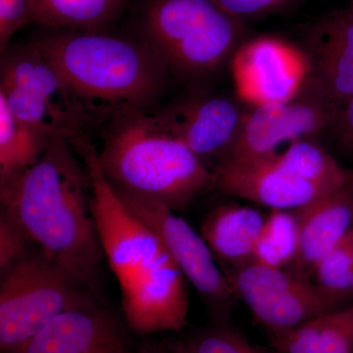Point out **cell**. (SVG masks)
Returning <instances> with one entry per match:
<instances>
[{
    "mask_svg": "<svg viewBox=\"0 0 353 353\" xmlns=\"http://www.w3.org/2000/svg\"><path fill=\"white\" fill-rule=\"evenodd\" d=\"M73 143L51 141L29 169L0 183L1 211L12 218L51 261L97 294L102 252L90 180Z\"/></svg>",
    "mask_w": 353,
    "mask_h": 353,
    "instance_id": "6da1fadb",
    "label": "cell"
},
{
    "mask_svg": "<svg viewBox=\"0 0 353 353\" xmlns=\"http://www.w3.org/2000/svg\"><path fill=\"white\" fill-rule=\"evenodd\" d=\"M48 30L31 43L101 122L150 110L169 85L170 70L141 39Z\"/></svg>",
    "mask_w": 353,
    "mask_h": 353,
    "instance_id": "7a4b0ae2",
    "label": "cell"
},
{
    "mask_svg": "<svg viewBox=\"0 0 353 353\" xmlns=\"http://www.w3.org/2000/svg\"><path fill=\"white\" fill-rule=\"evenodd\" d=\"M97 152L115 189L154 199L176 212L214 187L213 171L165 127L155 111L114 118Z\"/></svg>",
    "mask_w": 353,
    "mask_h": 353,
    "instance_id": "3957f363",
    "label": "cell"
},
{
    "mask_svg": "<svg viewBox=\"0 0 353 353\" xmlns=\"http://www.w3.org/2000/svg\"><path fill=\"white\" fill-rule=\"evenodd\" d=\"M139 34L172 75L194 85L219 73L248 39L243 20L215 0H145Z\"/></svg>",
    "mask_w": 353,
    "mask_h": 353,
    "instance_id": "277c9868",
    "label": "cell"
},
{
    "mask_svg": "<svg viewBox=\"0 0 353 353\" xmlns=\"http://www.w3.org/2000/svg\"><path fill=\"white\" fill-rule=\"evenodd\" d=\"M0 99L16 119L52 141H74L101 122L31 41L1 52Z\"/></svg>",
    "mask_w": 353,
    "mask_h": 353,
    "instance_id": "5b68a950",
    "label": "cell"
},
{
    "mask_svg": "<svg viewBox=\"0 0 353 353\" xmlns=\"http://www.w3.org/2000/svg\"><path fill=\"white\" fill-rule=\"evenodd\" d=\"M97 296L39 250L30 253L1 275V352H17L58 316Z\"/></svg>",
    "mask_w": 353,
    "mask_h": 353,
    "instance_id": "8992f818",
    "label": "cell"
},
{
    "mask_svg": "<svg viewBox=\"0 0 353 353\" xmlns=\"http://www.w3.org/2000/svg\"><path fill=\"white\" fill-rule=\"evenodd\" d=\"M234 294L266 331L294 328L353 301L285 270L256 263L225 266Z\"/></svg>",
    "mask_w": 353,
    "mask_h": 353,
    "instance_id": "52a82bcc",
    "label": "cell"
},
{
    "mask_svg": "<svg viewBox=\"0 0 353 353\" xmlns=\"http://www.w3.org/2000/svg\"><path fill=\"white\" fill-rule=\"evenodd\" d=\"M115 190L132 214L157 236L185 280L201 294L215 321L232 320L238 297L201 234L161 202Z\"/></svg>",
    "mask_w": 353,
    "mask_h": 353,
    "instance_id": "ba28073f",
    "label": "cell"
},
{
    "mask_svg": "<svg viewBox=\"0 0 353 353\" xmlns=\"http://www.w3.org/2000/svg\"><path fill=\"white\" fill-rule=\"evenodd\" d=\"M336 108L305 85L290 101L248 105L236 143L218 163L270 157L299 139L328 137Z\"/></svg>",
    "mask_w": 353,
    "mask_h": 353,
    "instance_id": "9c48e42d",
    "label": "cell"
},
{
    "mask_svg": "<svg viewBox=\"0 0 353 353\" xmlns=\"http://www.w3.org/2000/svg\"><path fill=\"white\" fill-rule=\"evenodd\" d=\"M230 66L239 99L250 106L294 99L309 74L303 50L274 36L248 39L236 51Z\"/></svg>",
    "mask_w": 353,
    "mask_h": 353,
    "instance_id": "30bf717a",
    "label": "cell"
},
{
    "mask_svg": "<svg viewBox=\"0 0 353 353\" xmlns=\"http://www.w3.org/2000/svg\"><path fill=\"white\" fill-rule=\"evenodd\" d=\"M241 101L197 88L155 112L201 160L217 158L219 162L240 134L248 109Z\"/></svg>",
    "mask_w": 353,
    "mask_h": 353,
    "instance_id": "8fae6325",
    "label": "cell"
},
{
    "mask_svg": "<svg viewBox=\"0 0 353 353\" xmlns=\"http://www.w3.org/2000/svg\"><path fill=\"white\" fill-rule=\"evenodd\" d=\"M309 74L304 85L334 105L353 95V13L347 7L323 16L303 32Z\"/></svg>",
    "mask_w": 353,
    "mask_h": 353,
    "instance_id": "7c38bea8",
    "label": "cell"
},
{
    "mask_svg": "<svg viewBox=\"0 0 353 353\" xmlns=\"http://www.w3.org/2000/svg\"><path fill=\"white\" fill-rule=\"evenodd\" d=\"M16 353H136L125 325L97 299L52 320Z\"/></svg>",
    "mask_w": 353,
    "mask_h": 353,
    "instance_id": "4fadbf2b",
    "label": "cell"
},
{
    "mask_svg": "<svg viewBox=\"0 0 353 353\" xmlns=\"http://www.w3.org/2000/svg\"><path fill=\"white\" fill-rule=\"evenodd\" d=\"M213 174L214 187L222 192L272 210H297L328 194L292 175L272 157L222 161Z\"/></svg>",
    "mask_w": 353,
    "mask_h": 353,
    "instance_id": "5bb4252c",
    "label": "cell"
},
{
    "mask_svg": "<svg viewBox=\"0 0 353 353\" xmlns=\"http://www.w3.org/2000/svg\"><path fill=\"white\" fill-rule=\"evenodd\" d=\"M294 211L299 221V250L285 271L310 280L318 264L353 228V169L339 189Z\"/></svg>",
    "mask_w": 353,
    "mask_h": 353,
    "instance_id": "9a60e30c",
    "label": "cell"
},
{
    "mask_svg": "<svg viewBox=\"0 0 353 353\" xmlns=\"http://www.w3.org/2000/svg\"><path fill=\"white\" fill-rule=\"evenodd\" d=\"M265 218L257 209L223 204L206 216L201 234L216 260L225 266H241L252 262Z\"/></svg>",
    "mask_w": 353,
    "mask_h": 353,
    "instance_id": "2e32d148",
    "label": "cell"
},
{
    "mask_svg": "<svg viewBox=\"0 0 353 353\" xmlns=\"http://www.w3.org/2000/svg\"><path fill=\"white\" fill-rule=\"evenodd\" d=\"M266 332L278 353H353V303L294 328Z\"/></svg>",
    "mask_w": 353,
    "mask_h": 353,
    "instance_id": "e0dca14e",
    "label": "cell"
},
{
    "mask_svg": "<svg viewBox=\"0 0 353 353\" xmlns=\"http://www.w3.org/2000/svg\"><path fill=\"white\" fill-rule=\"evenodd\" d=\"M32 23L50 30L102 32L130 0H32Z\"/></svg>",
    "mask_w": 353,
    "mask_h": 353,
    "instance_id": "ac0fdd59",
    "label": "cell"
},
{
    "mask_svg": "<svg viewBox=\"0 0 353 353\" xmlns=\"http://www.w3.org/2000/svg\"><path fill=\"white\" fill-rule=\"evenodd\" d=\"M278 165L296 178L332 192L345 182L347 169L343 168L318 139H304L270 155Z\"/></svg>",
    "mask_w": 353,
    "mask_h": 353,
    "instance_id": "d6986e66",
    "label": "cell"
},
{
    "mask_svg": "<svg viewBox=\"0 0 353 353\" xmlns=\"http://www.w3.org/2000/svg\"><path fill=\"white\" fill-rule=\"evenodd\" d=\"M51 141L16 119L0 99V183L36 164Z\"/></svg>",
    "mask_w": 353,
    "mask_h": 353,
    "instance_id": "ffe728a7",
    "label": "cell"
},
{
    "mask_svg": "<svg viewBox=\"0 0 353 353\" xmlns=\"http://www.w3.org/2000/svg\"><path fill=\"white\" fill-rule=\"evenodd\" d=\"M299 245V221L294 210L274 209L265 218L252 263L285 270L296 259Z\"/></svg>",
    "mask_w": 353,
    "mask_h": 353,
    "instance_id": "44dd1931",
    "label": "cell"
},
{
    "mask_svg": "<svg viewBox=\"0 0 353 353\" xmlns=\"http://www.w3.org/2000/svg\"><path fill=\"white\" fill-rule=\"evenodd\" d=\"M316 283L353 301V228L318 264Z\"/></svg>",
    "mask_w": 353,
    "mask_h": 353,
    "instance_id": "7402d4cb",
    "label": "cell"
},
{
    "mask_svg": "<svg viewBox=\"0 0 353 353\" xmlns=\"http://www.w3.org/2000/svg\"><path fill=\"white\" fill-rule=\"evenodd\" d=\"M196 353H278L252 343L232 320L215 321L189 341Z\"/></svg>",
    "mask_w": 353,
    "mask_h": 353,
    "instance_id": "603a6c76",
    "label": "cell"
},
{
    "mask_svg": "<svg viewBox=\"0 0 353 353\" xmlns=\"http://www.w3.org/2000/svg\"><path fill=\"white\" fill-rule=\"evenodd\" d=\"M34 245L22 228L6 213L0 214V273L4 274L31 253Z\"/></svg>",
    "mask_w": 353,
    "mask_h": 353,
    "instance_id": "cb8c5ba5",
    "label": "cell"
},
{
    "mask_svg": "<svg viewBox=\"0 0 353 353\" xmlns=\"http://www.w3.org/2000/svg\"><path fill=\"white\" fill-rule=\"evenodd\" d=\"M30 23L32 0H0V51L7 50L14 34Z\"/></svg>",
    "mask_w": 353,
    "mask_h": 353,
    "instance_id": "d4e9b609",
    "label": "cell"
},
{
    "mask_svg": "<svg viewBox=\"0 0 353 353\" xmlns=\"http://www.w3.org/2000/svg\"><path fill=\"white\" fill-rule=\"evenodd\" d=\"M228 12L243 20L278 12L303 0H215Z\"/></svg>",
    "mask_w": 353,
    "mask_h": 353,
    "instance_id": "484cf974",
    "label": "cell"
},
{
    "mask_svg": "<svg viewBox=\"0 0 353 353\" xmlns=\"http://www.w3.org/2000/svg\"><path fill=\"white\" fill-rule=\"evenodd\" d=\"M341 152L348 157L353 153V95L338 106L328 134Z\"/></svg>",
    "mask_w": 353,
    "mask_h": 353,
    "instance_id": "4316f807",
    "label": "cell"
},
{
    "mask_svg": "<svg viewBox=\"0 0 353 353\" xmlns=\"http://www.w3.org/2000/svg\"><path fill=\"white\" fill-rule=\"evenodd\" d=\"M143 353H196V352L188 341L165 343V345H160L154 348L145 350Z\"/></svg>",
    "mask_w": 353,
    "mask_h": 353,
    "instance_id": "83f0119b",
    "label": "cell"
},
{
    "mask_svg": "<svg viewBox=\"0 0 353 353\" xmlns=\"http://www.w3.org/2000/svg\"><path fill=\"white\" fill-rule=\"evenodd\" d=\"M353 13V0H350V6H347Z\"/></svg>",
    "mask_w": 353,
    "mask_h": 353,
    "instance_id": "f1b7e54d",
    "label": "cell"
}]
</instances>
